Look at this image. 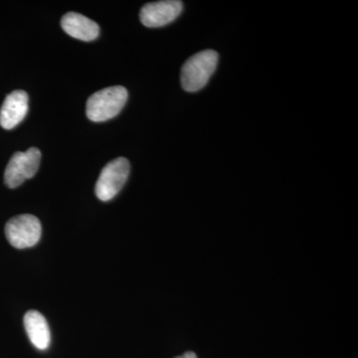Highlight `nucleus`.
Listing matches in <instances>:
<instances>
[{"instance_id":"f257e3e1","label":"nucleus","mask_w":358,"mask_h":358,"mask_svg":"<svg viewBox=\"0 0 358 358\" xmlns=\"http://www.w3.org/2000/svg\"><path fill=\"white\" fill-rule=\"evenodd\" d=\"M218 64V54L214 50L199 52L186 60L181 68V86L186 92L195 93L208 83Z\"/></svg>"},{"instance_id":"f03ea898","label":"nucleus","mask_w":358,"mask_h":358,"mask_svg":"<svg viewBox=\"0 0 358 358\" xmlns=\"http://www.w3.org/2000/svg\"><path fill=\"white\" fill-rule=\"evenodd\" d=\"M128 96V91L124 87L114 86L100 90L88 99L87 117L95 122L113 119L121 113Z\"/></svg>"},{"instance_id":"7ed1b4c3","label":"nucleus","mask_w":358,"mask_h":358,"mask_svg":"<svg viewBox=\"0 0 358 358\" xmlns=\"http://www.w3.org/2000/svg\"><path fill=\"white\" fill-rule=\"evenodd\" d=\"M129 162L117 157L103 167L96 183V195L102 201H109L121 192L129 176Z\"/></svg>"},{"instance_id":"20e7f679","label":"nucleus","mask_w":358,"mask_h":358,"mask_svg":"<svg viewBox=\"0 0 358 358\" xmlns=\"http://www.w3.org/2000/svg\"><path fill=\"white\" fill-rule=\"evenodd\" d=\"M42 227L39 219L31 214H22L8 220L6 235L9 243L17 249L30 248L38 243Z\"/></svg>"},{"instance_id":"39448f33","label":"nucleus","mask_w":358,"mask_h":358,"mask_svg":"<svg viewBox=\"0 0 358 358\" xmlns=\"http://www.w3.org/2000/svg\"><path fill=\"white\" fill-rule=\"evenodd\" d=\"M40 160L41 152L36 148H30L24 152H15L9 160L4 173L6 185L9 188H16L26 179L32 178L38 171Z\"/></svg>"},{"instance_id":"423d86ee","label":"nucleus","mask_w":358,"mask_h":358,"mask_svg":"<svg viewBox=\"0 0 358 358\" xmlns=\"http://www.w3.org/2000/svg\"><path fill=\"white\" fill-rule=\"evenodd\" d=\"M182 9L183 3L178 0L150 2L141 9V22L148 28L162 27L176 20Z\"/></svg>"},{"instance_id":"0eeeda50","label":"nucleus","mask_w":358,"mask_h":358,"mask_svg":"<svg viewBox=\"0 0 358 358\" xmlns=\"http://www.w3.org/2000/svg\"><path fill=\"white\" fill-rule=\"evenodd\" d=\"M28 113V95L24 91L16 90L6 96L0 109V126L13 129L24 120Z\"/></svg>"},{"instance_id":"6e6552de","label":"nucleus","mask_w":358,"mask_h":358,"mask_svg":"<svg viewBox=\"0 0 358 358\" xmlns=\"http://www.w3.org/2000/svg\"><path fill=\"white\" fill-rule=\"evenodd\" d=\"M61 26L71 37L82 41H93L100 33V27L96 22L77 13H66L61 20Z\"/></svg>"},{"instance_id":"1a4fd4ad","label":"nucleus","mask_w":358,"mask_h":358,"mask_svg":"<svg viewBox=\"0 0 358 358\" xmlns=\"http://www.w3.org/2000/svg\"><path fill=\"white\" fill-rule=\"evenodd\" d=\"M24 327L28 338L35 348L45 350L51 343L50 329L44 315L37 310H29L24 315Z\"/></svg>"},{"instance_id":"9d476101","label":"nucleus","mask_w":358,"mask_h":358,"mask_svg":"<svg viewBox=\"0 0 358 358\" xmlns=\"http://www.w3.org/2000/svg\"><path fill=\"white\" fill-rule=\"evenodd\" d=\"M176 358H199V357H197V355H195L194 352H185V355H180V357H178Z\"/></svg>"}]
</instances>
